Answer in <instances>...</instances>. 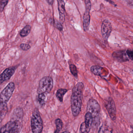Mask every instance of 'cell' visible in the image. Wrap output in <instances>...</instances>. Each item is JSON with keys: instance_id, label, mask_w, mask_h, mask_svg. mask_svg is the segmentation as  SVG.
<instances>
[{"instance_id": "obj_8", "label": "cell", "mask_w": 133, "mask_h": 133, "mask_svg": "<svg viewBox=\"0 0 133 133\" xmlns=\"http://www.w3.org/2000/svg\"><path fill=\"white\" fill-rule=\"evenodd\" d=\"M112 31L111 23L107 19H105L101 26V32L105 41H107Z\"/></svg>"}, {"instance_id": "obj_12", "label": "cell", "mask_w": 133, "mask_h": 133, "mask_svg": "<svg viewBox=\"0 0 133 133\" xmlns=\"http://www.w3.org/2000/svg\"><path fill=\"white\" fill-rule=\"evenodd\" d=\"M112 57L114 59L119 62H125L129 60L126 54V51H125L114 52L112 54Z\"/></svg>"}, {"instance_id": "obj_25", "label": "cell", "mask_w": 133, "mask_h": 133, "mask_svg": "<svg viewBox=\"0 0 133 133\" xmlns=\"http://www.w3.org/2000/svg\"><path fill=\"white\" fill-rule=\"evenodd\" d=\"M8 3V0H1L0 1V12L3 11Z\"/></svg>"}, {"instance_id": "obj_20", "label": "cell", "mask_w": 133, "mask_h": 133, "mask_svg": "<svg viewBox=\"0 0 133 133\" xmlns=\"http://www.w3.org/2000/svg\"><path fill=\"white\" fill-rule=\"evenodd\" d=\"M56 130L54 133H59L62 129L63 123L62 121L60 119H57L55 121Z\"/></svg>"}, {"instance_id": "obj_19", "label": "cell", "mask_w": 133, "mask_h": 133, "mask_svg": "<svg viewBox=\"0 0 133 133\" xmlns=\"http://www.w3.org/2000/svg\"><path fill=\"white\" fill-rule=\"evenodd\" d=\"M47 99V94H38V101L40 105H44Z\"/></svg>"}, {"instance_id": "obj_16", "label": "cell", "mask_w": 133, "mask_h": 133, "mask_svg": "<svg viewBox=\"0 0 133 133\" xmlns=\"http://www.w3.org/2000/svg\"><path fill=\"white\" fill-rule=\"evenodd\" d=\"M49 22L51 24H52L54 27L59 30V31H62V29H63V26L60 22H58L56 19L52 18L50 19Z\"/></svg>"}, {"instance_id": "obj_13", "label": "cell", "mask_w": 133, "mask_h": 133, "mask_svg": "<svg viewBox=\"0 0 133 133\" xmlns=\"http://www.w3.org/2000/svg\"><path fill=\"white\" fill-rule=\"evenodd\" d=\"M7 104H0V123L2 122L8 112Z\"/></svg>"}, {"instance_id": "obj_4", "label": "cell", "mask_w": 133, "mask_h": 133, "mask_svg": "<svg viewBox=\"0 0 133 133\" xmlns=\"http://www.w3.org/2000/svg\"><path fill=\"white\" fill-rule=\"evenodd\" d=\"M53 85L54 82L51 77L45 76L43 77L39 82L37 93L47 94L50 93L53 88Z\"/></svg>"}, {"instance_id": "obj_11", "label": "cell", "mask_w": 133, "mask_h": 133, "mask_svg": "<svg viewBox=\"0 0 133 133\" xmlns=\"http://www.w3.org/2000/svg\"><path fill=\"white\" fill-rule=\"evenodd\" d=\"M22 123V121H16L10 119V121L0 129V133H8L15 126L18 124Z\"/></svg>"}, {"instance_id": "obj_9", "label": "cell", "mask_w": 133, "mask_h": 133, "mask_svg": "<svg viewBox=\"0 0 133 133\" xmlns=\"http://www.w3.org/2000/svg\"><path fill=\"white\" fill-rule=\"evenodd\" d=\"M16 69V66H11L5 69L4 72L0 74V84L8 81L15 73Z\"/></svg>"}, {"instance_id": "obj_29", "label": "cell", "mask_w": 133, "mask_h": 133, "mask_svg": "<svg viewBox=\"0 0 133 133\" xmlns=\"http://www.w3.org/2000/svg\"><path fill=\"white\" fill-rule=\"evenodd\" d=\"M45 1L48 3V4L50 5H52L54 3V0H45Z\"/></svg>"}, {"instance_id": "obj_27", "label": "cell", "mask_w": 133, "mask_h": 133, "mask_svg": "<svg viewBox=\"0 0 133 133\" xmlns=\"http://www.w3.org/2000/svg\"><path fill=\"white\" fill-rule=\"evenodd\" d=\"M126 54L129 58L130 60H133V52L132 50H128L126 51Z\"/></svg>"}, {"instance_id": "obj_17", "label": "cell", "mask_w": 133, "mask_h": 133, "mask_svg": "<svg viewBox=\"0 0 133 133\" xmlns=\"http://www.w3.org/2000/svg\"><path fill=\"white\" fill-rule=\"evenodd\" d=\"M102 68L99 65H93L91 68V71L94 75L100 76Z\"/></svg>"}, {"instance_id": "obj_14", "label": "cell", "mask_w": 133, "mask_h": 133, "mask_svg": "<svg viewBox=\"0 0 133 133\" xmlns=\"http://www.w3.org/2000/svg\"><path fill=\"white\" fill-rule=\"evenodd\" d=\"M93 122V117L91 114L89 112H87L85 115V122H84L85 125L90 130H91V129L92 127Z\"/></svg>"}, {"instance_id": "obj_6", "label": "cell", "mask_w": 133, "mask_h": 133, "mask_svg": "<svg viewBox=\"0 0 133 133\" xmlns=\"http://www.w3.org/2000/svg\"><path fill=\"white\" fill-rule=\"evenodd\" d=\"M86 10L83 16V26L84 31H87L89 30L90 22V11L91 9V3L90 0H84Z\"/></svg>"}, {"instance_id": "obj_24", "label": "cell", "mask_w": 133, "mask_h": 133, "mask_svg": "<svg viewBox=\"0 0 133 133\" xmlns=\"http://www.w3.org/2000/svg\"><path fill=\"white\" fill-rule=\"evenodd\" d=\"M98 133H112L111 130H110L107 127L105 126H102L98 131Z\"/></svg>"}, {"instance_id": "obj_5", "label": "cell", "mask_w": 133, "mask_h": 133, "mask_svg": "<svg viewBox=\"0 0 133 133\" xmlns=\"http://www.w3.org/2000/svg\"><path fill=\"white\" fill-rule=\"evenodd\" d=\"M15 88V83L13 82H10L4 88L0 94V104H7V102L11 98Z\"/></svg>"}, {"instance_id": "obj_7", "label": "cell", "mask_w": 133, "mask_h": 133, "mask_svg": "<svg viewBox=\"0 0 133 133\" xmlns=\"http://www.w3.org/2000/svg\"><path fill=\"white\" fill-rule=\"evenodd\" d=\"M105 108L109 114L111 119L115 121L116 119V108L114 100L112 98L109 97L105 102Z\"/></svg>"}, {"instance_id": "obj_26", "label": "cell", "mask_w": 133, "mask_h": 133, "mask_svg": "<svg viewBox=\"0 0 133 133\" xmlns=\"http://www.w3.org/2000/svg\"><path fill=\"white\" fill-rule=\"evenodd\" d=\"M20 48L23 51H27L30 49V46L29 44L26 43H22L20 44Z\"/></svg>"}, {"instance_id": "obj_22", "label": "cell", "mask_w": 133, "mask_h": 133, "mask_svg": "<svg viewBox=\"0 0 133 133\" xmlns=\"http://www.w3.org/2000/svg\"><path fill=\"white\" fill-rule=\"evenodd\" d=\"M69 69L70 72L75 77H77L78 76V71H77V68L75 65L74 64H71L69 65Z\"/></svg>"}, {"instance_id": "obj_15", "label": "cell", "mask_w": 133, "mask_h": 133, "mask_svg": "<svg viewBox=\"0 0 133 133\" xmlns=\"http://www.w3.org/2000/svg\"><path fill=\"white\" fill-rule=\"evenodd\" d=\"M67 91H68V90L67 89H63V88L59 89L57 91L56 96L58 100L60 102H62L63 101V97Z\"/></svg>"}, {"instance_id": "obj_2", "label": "cell", "mask_w": 133, "mask_h": 133, "mask_svg": "<svg viewBox=\"0 0 133 133\" xmlns=\"http://www.w3.org/2000/svg\"><path fill=\"white\" fill-rule=\"evenodd\" d=\"M100 107L98 102L93 98H91L88 101L87 106V111L91 114L93 117L92 126L97 127L100 123Z\"/></svg>"}, {"instance_id": "obj_21", "label": "cell", "mask_w": 133, "mask_h": 133, "mask_svg": "<svg viewBox=\"0 0 133 133\" xmlns=\"http://www.w3.org/2000/svg\"><path fill=\"white\" fill-rule=\"evenodd\" d=\"M22 127V123L17 124L8 133H20Z\"/></svg>"}, {"instance_id": "obj_28", "label": "cell", "mask_w": 133, "mask_h": 133, "mask_svg": "<svg viewBox=\"0 0 133 133\" xmlns=\"http://www.w3.org/2000/svg\"><path fill=\"white\" fill-rule=\"evenodd\" d=\"M105 1H106L107 2H109L110 4L112 5L113 6H115V7H117V5L116 4H115V2L113 1H112V0H105Z\"/></svg>"}, {"instance_id": "obj_3", "label": "cell", "mask_w": 133, "mask_h": 133, "mask_svg": "<svg viewBox=\"0 0 133 133\" xmlns=\"http://www.w3.org/2000/svg\"><path fill=\"white\" fill-rule=\"evenodd\" d=\"M43 122L39 110L35 108L32 113L31 118V127L33 133H42Z\"/></svg>"}, {"instance_id": "obj_18", "label": "cell", "mask_w": 133, "mask_h": 133, "mask_svg": "<svg viewBox=\"0 0 133 133\" xmlns=\"http://www.w3.org/2000/svg\"><path fill=\"white\" fill-rule=\"evenodd\" d=\"M31 26L29 25L26 26L20 33V36L22 37L27 36L30 33L31 30Z\"/></svg>"}, {"instance_id": "obj_23", "label": "cell", "mask_w": 133, "mask_h": 133, "mask_svg": "<svg viewBox=\"0 0 133 133\" xmlns=\"http://www.w3.org/2000/svg\"><path fill=\"white\" fill-rule=\"evenodd\" d=\"M90 130L88 129L85 125L84 122L83 123L81 124L80 129V133H89L90 132Z\"/></svg>"}, {"instance_id": "obj_1", "label": "cell", "mask_w": 133, "mask_h": 133, "mask_svg": "<svg viewBox=\"0 0 133 133\" xmlns=\"http://www.w3.org/2000/svg\"><path fill=\"white\" fill-rule=\"evenodd\" d=\"M84 85L79 82L73 87L71 97V106L73 116L77 117L81 111Z\"/></svg>"}, {"instance_id": "obj_30", "label": "cell", "mask_w": 133, "mask_h": 133, "mask_svg": "<svg viewBox=\"0 0 133 133\" xmlns=\"http://www.w3.org/2000/svg\"><path fill=\"white\" fill-rule=\"evenodd\" d=\"M62 133H70V132H69L68 131H65V132H62Z\"/></svg>"}, {"instance_id": "obj_10", "label": "cell", "mask_w": 133, "mask_h": 133, "mask_svg": "<svg viewBox=\"0 0 133 133\" xmlns=\"http://www.w3.org/2000/svg\"><path fill=\"white\" fill-rule=\"evenodd\" d=\"M58 9L59 13V21L61 24H63L65 19V7L64 0H57Z\"/></svg>"}]
</instances>
